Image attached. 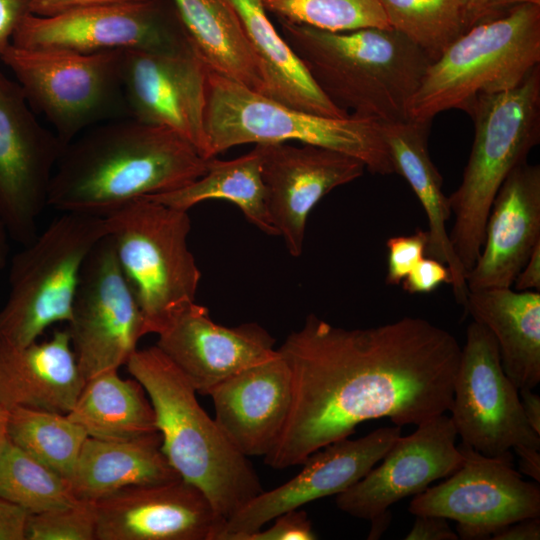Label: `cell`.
Returning <instances> with one entry per match:
<instances>
[{
  "instance_id": "8d00e7d4",
  "label": "cell",
  "mask_w": 540,
  "mask_h": 540,
  "mask_svg": "<svg viewBox=\"0 0 540 540\" xmlns=\"http://www.w3.org/2000/svg\"><path fill=\"white\" fill-rule=\"evenodd\" d=\"M428 231L418 229L411 235L388 239L386 283L399 285L415 265L425 257L428 245Z\"/></svg>"
},
{
  "instance_id": "3957f363",
  "label": "cell",
  "mask_w": 540,
  "mask_h": 540,
  "mask_svg": "<svg viewBox=\"0 0 540 540\" xmlns=\"http://www.w3.org/2000/svg\"><path fill=\"white\" fill-rule=\"evenodd\" d=\"M282 36L324 95L349 115L380 123L409 119L432 62L392 28L332 32L278 19Z\"/></svg>"
},
{
  "instance_id": "1f68e13d",
  "label": "cell",
  "mask_w": 540,
  "mask_h": 540,
  "mask_svg": "<svg viewBox=\"0 0 540 540\" xmlns=\"http://www.w3.org/2000/svg\"><path fill=\"white\" fill-rule=\"evenodd\" d=\"M8 439L70 481L86 432L67 414L14 407L9 409Z\"/></svg>"
},
{
  "instance_id": "f35d334b",
  "label": "cell",
  "mask_w": 540,
  "mask_h": 540,
  "mask_svg": "<svg viewBox=\"0 0 540 540\" xmlns=\"http://www.w3.org/2000/svg\"><path fill=\"white\" fill-rule=\"evenodd\" d=\"M452 282L449 268L442 262L431 258H422L402 280V288L410 293H431L443 283Z\"/></svg>"
},
{
  "instance_id": "f1b7e54d",
  "label": "cell",
  "mask_w": 540,
  "mask_h": 540,
  "mask_svg": "<svg viewBox=\"0 0 540 540\" xmlns=\"http://www.w3.org/2000/svg\"><path fill=\"white\" fill-rule=\"evenodd\" d=\"M207 68L261 93L260 63L228 0H170Z\"/></svg>"
},
{
  "instance_id": "8992f818",
  "label": "cell",
  "mask_w": 540,
  "mask_h": 540,
  "mask_svg": "<svg viewBox=\"0 0 540 540\" xmlns=\"http://www.w3.org/2000/svg\"><path fill=\"white\" fill-rule=\"evenodd\" d=\"M205 133L206 159L242 144L298 141L355 157L373 174L395 173L380 122L292 108L210 69Z\"/></svg>"
},
{
  "instance_id": "f546056e",
  "label": "cell",
  "mask_w": 540,
  "mask_h": 540,
  "mask_svg": "<svg viewBox=\"0 0 540 540\" xmlns=\"http://www.w3.org/2000/svg\"><path fill=\"white\" fill-rule=\"evenodd\" d=\"M67 416L88 437L102 440H124L158 431L145 389L135 378H121L118 370L86 380Z\"/></svg>"
},
{
  "instance_id": "e0dca14e",
  "label": "cell",
  "mask_w": 540,
  "mask_h": 540,
  "mask_svg": "<svg viewBox=\"0 0 540 540\" xmlns=\"http://www.w3.org/2000/svg\"><path fill=\"white\" fill-rule=\"evenodd\" d=\"M401 436V426L380 427L364 437L340 439L312 453L284 484L262 491L223 525L217 540H243L278 515L338 495L363 478Z\"/></svg>"
},
{
  "instance_id": "ac0fdd59",
  "label": "cell",
  "mask_w": 540,
  "mask_h": 540,
  "mask_svg": "<svg viewBox=\"0 0 540 540\" xmlns=\"http://www.w3.org/2000/svg\"><path fill=\"white\" fill-rule=\"evenodd\" d=\"M456 438L453 422L445 414L417 425L412 434L395 441L380 465L336 495L337 507L370 522L391 516V505L459 469L463 455Z\"/></svg>"
},
{
  "instance_id": "e575fe53",
  "label": "cell",
  "mask_w": 540,
  "mask_h": 540,
  "mask_svg": "<svg viewBox=\"0 0 540 540\" xmlns=\"http://www.w3.org/2000/svg\"><path fill=\"white\" fill-rule=\"evenodd\" d=\"M268 13L295 24L340 32L391 28L378 0H261Z\"/></svg>"
},
{
  "instance_id": "74e56055",
  "label": "cell",
  "mask_w": 540,
  "mask_h": 540,
  "mask_svg": "<svg viewBox=\"0 0 540 540\" xmlns=\"http://www.w3.org/2000/svg\"><path fill=\"white\" fill-rule=\"evenodd\" d=\"M273 524L248 534L243 540H315L311 520L304 510L293 509L275 517Z\"/></svg>"
},
{
  "instance_id": "5b68a950",
  "label": "cell",
  "mask_w": 540,
  "mask_h": 540,
  "mask_svg": "<svg viewBox=\"0 0 540 540\" xmlns=\"http://www.w3.org/2000/svg\"><path fill=\"white\" fill-rule=\"evenodd\" d=\"M464 111L473 120L474 140L461 183L448 201L454 215L449 239L468 273L484 244L500 186L540 141V65L517 86L480 95Z\"/></svg>"
},
{
  "instance_id": "7a4b0ae2",
  "label": "cell",
  "mask_w": 540,
  "mask_h": 540,
  "mask_svg": "<svg viewBox=\"0 0 540 540\" xmlns=\"http://www.w3.org/2000/svg\"><path fill=\"white\" fill-rule=\"evenodd\" d=\"M207 159L186 139L135 119L95 125L68 143L51 180L48 207L105 216L134 200L183 188Z\"/></svg>"
},
{
  "instance_id": "ba28073f",
  "label": "cell",
  "mask_w": 540,
  "mask_h": 540,
  "mask_svg": "<svg viewBox=\"0 0 540 540\" xmlns=\"http://www.w3.org/2000/svg\"><path fill=\"white\" fill-rule=\"evenodd\" d=\"M107 234L104 216L64 212L24 245L11 261L0 338L26 346L68 323L84 262Z\"/></svg>"
},
{
  "instance_id": "4316f807",
  "label": "cell",
  "mask_w": 540,
  "mask_h": 540,
  "mask_svg": "<svg viewBox=\"0 0 540 540\" xmlns=\"http://www.w3.org/2000/svg\"><path fill=\"white\" fill-rule=\"evenodd\" d=\"M161 445L158 431L124 440L88 437L70 478L75 498L95 502L128 486L180 479Z\"/></svg>"
},
{
  "instance_id": "5bb4252c",
  "label": "cell",
  "mask_w": 540,
  "mask_h": 540,
  "mask_svg": "<svg viewBox=\"0 0 540 540\" xmlns=\"http://www.w3.org/2000/svg\"><path fill=\"white\" fill-rule=\"evenodd\" d=\"M462 465L440 484L411 500L413 515L457 521L461 539H487L510 523L540 516V488L514 469L511 451L486 456L460 443Z\"/></svg>"
},
{
  "instance_id": "60d3db41",
  "label": "cell",
  "mask_w": 540,
  "mask_h": 540,
  "mask_svg": "<svg viewBox=\"0 0 540 540\" xmlns=\"http://www.w3.org/2000/svg\"><path fill=\"white\" fill-rule=\"evenodd\" d=\"M414 524L405 536L406 540H457L448 519L436 515H415Z\"/></svg>"
},
{
  "instance_id": "4dcf8cb0",
  "label": "cell",
  "mask_w": 540,
  "mask_h": 540,
  "mask_svg": "<svg viewBox=\"0 0 540 540\" xmlns=\"http://www.w3.org/2000/svg\"><path fill=\"white\" fill-rule=\"evenodd\" d=\"M149 198L184 211L203 201L226 200L237 206L259 230L278 236L267 207L261 156L256 146L232 160L209 158L201 177L183 188Z\"/></svg>"
},
{
  "instance_id": "f6af8a7d",
  "label": "cell",
  "mask_w": 540,
  "mask_h": 540,
  "mask_svg": "<svg viewBox=\"0 0 540 540\" xmlns=\"http://www.w3.org/2000/svg\"><path fill=\"white\" fill-rule=\"evenodd\" d=\"M492 540H539L540 539V516L526 518L493 532Z\"/></svg>"
},
{
  "instance_id": "ffe728a7",
  "label": "cell",
  "mask_w": 540,
  "mask_h": 540,
  "mask_svg": "<svg viewBox=\"0 0 540 540\" xmlns=\"http://www.w3.org/2000/svg\"><path fill=\"white\" fill-rule=\"evenodd\" d=\"M94 506L96 540H217L223 527L207 496L182 478L128 486Z\"/></svg>"
},
{
  "instance_id": "836d02e7",
  "label": "cell",
  "mask_w": 540,
  "mask_h": 540,
  "mask_svg": "<svg viewBox=\"0 0 540 540\" xmlns=\"http://www.w3.org/2000/svg\"><path fill=\"white\" fill-rule=\"evenodd\" d=\"M390 27L431 60L466 31L461 0H378Z\"/></svg>"
},
{
  "instance_id": "603a6c76",
  "label": "cell",
  "mask_w": 540,
  "mask_h": 540,
  "mask_svg": "<svg viewBox=\"0 0 540 540\" xmlns=\"http://www.w3.org/2000/svg\"><path fill=\"white\" fill-rule=\"evenodd\" d=\"M540 243V166L527 161L500 186L481 252L466 277L469 292L507 288Z\"/></svg>"
},
{
  "instance_id": "d590c367",
  "label": "cell",
  "mask_w": 540,
  "mask_h": 540,
  "mask_svg": "<svg viewBox=\"0 0 540 540\" xmlns=\"http://www.w3.org/2000/svg\"><path fill=\"white\" fill-rule=\"evenodd\" d=\"M25 540H96V515L92 501L29 514Z\"/></svg>"
},
{
  "instance_id": "f907efd6",
  "label": "cell",
  "mask_w": 540,
  "mask_h": 540,
  "mask_svg": "<svg viewBox=\"0 0 540 540\" xmlns=\"http://www.w3.org/2000/svg\"><path fill=\"white\" fill-rule=\"evenodd\" d=\"M9 409L0 406V453L8 440L7 424Z\"/></svg>"
},
{
  "instance_id": "7402d4cb",
  "label": "cell",
  "mask_w": 540,
  "mask_h": 540,
  "mask_svg": "<svg viewBox=\"0 0 540 540\" xmlns=\"http://www.w3.org/2000/svg\"><path fill=\"white\" fill-rule=\"evenodd\" d=\"M214 420L246 457L266 456L287 420L292 398L290 369L278 350L218 383L208 394Z\"/></svg>"
},
{
  "instance_id": "ee69618b",
  "label": "cell",
  "mask_w": 540,
  "mask_h": 540,
  "mask_svg": "<svg viewBox=\"0 0 540 540\" xmlns=\"http://www.w3.org/2000/svg\"><path fill=\"white\" fill-rule=\"evenodd\" d=\"M27 13L24 0H0V44L11 41L16 27Z\"/></svg>"
},
{
  "instance_id": "52a82bcc",
  "label": "cell",
  "mask_w": 540,
  "mask_h": 540,
  "mask_svg": "<svg viewBox=\"0 0 540 540\" xmlns=\"http://www.w3.org/2000/svg\"><path fill=\"white\" fill-rule=\"evenodd\" d=\"M540 65V4L523 3L476 24L428 66L408 109L431 123L450 109L465 110L478 96L509 90Z\"/></svg>"
},
{
  "instance_id": "d4e9b609",
  "label": "cell",
  "mask_w": 540,
  "mask_h": 540,
  "mask_svg": "<svg viewBox=\"0 0 540 540\" xmlns=\"http://www.w3.org/2000/svg\"><path fill=\"white\" fill-rule=\"evenodd\" d=\"M431 123L412 119L380 123L395 173L401 175L419 199L428 219L426 255L444 263L451 272L456 302L465 307L469 290L467 272L455 255L446 223L451 218L448 197L442 190V177L428 150Z\"/></svg>"
},
{
  "instance_id": "c3c4849f",
  "label": "cell",
  "mask_w": 540,
  "mask_h": 540,
  "mask_svg": "<svg viewBox=\"0 0 540 540\" xmlns=\"http://www.w3.org/2000/svg\"><path fill=\"white\" fill-rule=\"evenodd\" d=\"M533 389H520L519 395L529 426L540 435V397Z\"/></svg>"
},
{
  "instance_id": "ab89813d",
  "label": "cell",
  "mask_w": 540,
  "mask_h": 540,
  "mask_svg": "<svg viewBox=\"0 0 540 540\" xmlns=\"http://www.w3.org/2000/svg\"><path fill=\"white\" fill-rule=\"evenodd\" d=\"M466 30L481 22L497 18L511 8L523 3H538L540 0H461Z\"/></svg>"
},
{
  "instance_id": "484cf974",
  "label": "cell",
  "mask_w": 540,
  "mask_h": 540,
  "mask_svg": "<svg viewBox=\"0 0 540 540\" xmlns=\"http://www.w3.org/2000/svg\"><path fill=\"white\" fill-rule=\"evenodd\" d=\"M474 321L495 337L505 374L520 389L540 382V293L512 287L469 292L466 305Z\"/></svg>"
},
{
  "instance_id": "bcb514c9",
  "label": "cell",
  "mask_w": 540,
  "mask_h": 540,
  "mask_svg": "<svg viewBox=\"0 0 540 540\" xmlns=\"http://www.w3.org/2000/svg\"><path fill=\"white\" fill-rule=\"evenodd\" d=\"M512 285L516 291L540 290V243L533 249Z\"/></svg>"
},
{
  "instance_id": "7bdbcfd3",
  "label": "cell",
  "mask_w": 540,
  "mask_h": 540,
  "mask_svg": "<svg viewBox=\"0 0 540 540\" xmlns=\"http://www.w3.org/2000/svg\"><path fill=\"white\" fill-rule=\"evenodd\" d=\"M30 14L52 16L66 11L109 3L144 0H24Z\"/></svg>"
},
{
  "instance_id": "d6a6232c",
  "label": "cell",
  "mask_w": 540,
  "mask_h": 540,
  "mask_svg": "<svg viewBox=\"0 0 540 540\" xmlns=\"http://www.w3.org/2000/svg\"><path fill=\"white\" fill-rule=\"evenodd\" d=\"M0 497L36 514L77 501L70 481L9 439L0 453Z\"/></svg>"
},
{
  "instance_id": "d6986e66",
  "label": "cell",
  "mask_w": 540,
  "mask_h": 540,
  "mask_svg": "<svg viewBox=\"0 0 540 540\" xmlns=\"http://www.w3.org/2000/svg\"><path fill=\"white\" fill-rule=\"evenodd\" d=\"M261 156L267 207L278 236L294 257L303 252L307 218L333 189L364 173L359 159L335 150L303 144L255 145Z\"/></svg>"
},
{
  "instance_id": "cb8c5ba5",
  "label": "cell",
  "mask_w": 540,
  "mask_h": 540,
  "mask_svg": "<svg viewBox=\"0 0 540 540\" xmlns=\"http://www.w3.org/2000/svg\"><path fill=\"white\" fill-rule=\"evenodd\" d=\"M85 381L67 329L26 346L0 338V406L68 414Z\"/></svg>"
},
{
  "instance_id": "2e32d148",
  "label": "cell",
  "mask_w": 540,
  "mask_h": 540,
  "mask_svg": "<svg viewBox=\"0 0 540 540\" xmlns=\"http://www.w3.org/2000/svg\"><path fill=\"white\" fill-rule=\"evenodd\" d=\"M121 78L133 119L176 132L205 158L208 68L192 46L123 51Z\"/></svg>"
},
{
  "instance_id": "9c48e42d",
  "label": "cell",
  "mask_w": 540,
  "mask_h": 540,
  "mask_svg": "<svg viewBox=\"0 0 540 540\" xmlns=\"http://www.w3.org/2000/svg\"><path fill=\"white\" fill-rule=\"evenodd\" d=\"M104 217L146 333L157 334L172 312L195 301L201 279L187 243L188 211L144 197Z\"/></svg>"
},
{
  "instance_id": "7c38bea8",
  "label": "cell",
  "mask_w": 540,
  "mask_h": 540,
  "mask_svg": "<svg viewBox=\"0 0 540 540\" xmlns=\"http://www.w3.org/2000/svg\"><path fill=\"white\" fill-rule=\"evenodd\" d=\"M451 420L462 443L486 456L517 446L540 449V435L528 424L519 389L505 374L491 331L473 320L453 384Z\"/></svg>"
},
{
  "instance_id": "44dd1931",
  "label": "cell",
  "mask_w": 540,
  "mask_h": 540,
  "mask_svg": "<svg viewBox=\"0 0 540 540\" xmlns=\"http://www.w3.org/2000/svg\"><path fill=\"white\" fill-rule=\"evenodd\" d=\"M157 335L156 346L202 395L276 352L273 337L260 325H219L195 301L172 312Z\"/></svg>"
},
{
  "instance_id": "681fc988",
  "label": "cell",
  "mask_w": 540,
  "mask_h": 540,
  "mask_svg": "<svg viewBox=\"0 0 540 540\" xmlns=\"http://www.w3.org/2000/svg\"><path fill=\"white\" fill-rule=\"evenodd\" d=\"M8 237L7 229L0 218V269L6 264L8 256Z\"/></svg>"
},
{
  "instance_id": "b9f144b4",
  "label": "cell",
  "mask_w": 540,
  "mask_h": 540,
  "mask_svg": "<svg viewBox=\"0 0 540 540\" xmlns=\"http://www.w3.org/2000/svg\"><path fill=\"white\" fill-rule=\"evenodd\" d=\"M29 513L0 497V540H25Z\"/></svg>"
},
{
  "instance_id": "4fadbf2b",
  "label": "cell",
  "mask_w": 540,
  "mask_h": 540,
  "mask_svg": "<svg viewBox=\"0 0 540 540\" xmlns=\"http://www.w3.org/2000/svg\"><path fill=\"white\" fill-rule=\"evenodd\" d=\"M68 324L85 380L126 365L138 341L147 334L140 307L108 234L84 262Z\"/></svg>"
},
{
  "instance_id": "6da1fadb",
  "label": "cell",
  "mask_w": 540,
  "mask_h": 540,
  "mask_svg": "<svg viewBox=\"0 0 540 540\" xmlns=\"http://www.w3.org/2000/svg\"><path fill=\"white\" fill-rule=\"evenodd\" d=\"M292 381L289 414L265 463L302 464L367 421L419 425L449 411L461 347L418 317L345 329L309 314L278 349Z\"/></svg>"
},
{
  "instance_id": "9a60e30c",
  "label": "cell",
  "mask_w": 540,
  "mask_h": 540,
  "mask_svg": "<svg viewBox=\"0 0 540 540\" xmlns=\"http://www.w3.org/2000/svg\"><path fill=\"white\" fill-rule=\"evenodd\" d=\"M34 112L17 82L0 71V218L9 237L23 246L38 234L65 148Z\"/></svg>"
},
{
  "instance_id": "8fae6325",
  "label": "cell",
  "mask_w": 540,
  "mask_h": 540,
  "mask_svg": "<svg viewBox=\"0 0 540 540\" xmlns=\"http://www.w3.org/2000/svg\"><path fill=\"white\" fill-rule=\"evenodd\" d=\"M10 42L29 49L83 54L192 46L170 0L101 4L52 16L27 13Z\"/></svg>"
},
{
  "instance_id": "83f0119b",
  "label": "cell",
  "mask_w": 540,
  "mask_h": 540,
  "mask_svg": "<svg viewBox=\"0 0 540 540\" xmlns=\"http://www.w3.org/2000/svg\"><path fill=\"white\" fill-rule=\"evenodd\" d=\"M260 63V94L286 106L309 113L349 116L320 90L298 55L280 35L261 0H228Z\"/></svg>"
},
{
  "instance_id": "7dc6e473",
  "label": "cell",
  "mask_w": 540,
  "mask_h": 540,
  "mask_svg": "<svg viewBox=\"0 0 540 540\" xmlns=\"http://www.w3.org/2000/svg\"><path fill=\"white\" fill-rule=\"evenodd\" d=\"M513 449L519 456L520 473L528 475L538 483L540 481V449L528 446H517Z\"/></svg>"
},
{
  "instance_id": "277c9868",
  "label": "cell",
  "mask_w": 540,
  "mask_h": 540,
  "mask_svg": "<svg viewBox=\"0 0 540 540\" xmlns=\"http://www.w3.org/2000/svg\"><path fill=\"white\" fill-rule=\"evenodd\" d=\"M126 366L152 404L168 462L207 496L224 525L263 491L248 457L227 440L191 383L156 345L137 349Z\"/></svg>"
},
{
  "instance_id": "30bf717a",
  "label": "cell",
  "mask_w": 540,
  "mask_h": 540,
  "mask_svg": "<svg viewBox=\"0 0 540 540\" xmlns=\"http://www.w3.org/2000/svg\"><path fill=\"white\" fill-rule=\"evenodd\" d=\"M122 54L0 44V61L14 74L31 108L46 118L64 146L126 109Z\"/></svg>"
}]
</instances>
